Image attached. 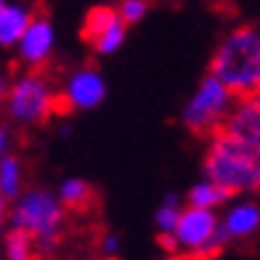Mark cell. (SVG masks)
<instances>
[{
  "instance_id": "obj_22",
  "label": "cell",
  "mask_w": 260,
  "mask_h": 260,
  "mask_svg": "<svg viewBox=\"0 0 260 260\" xmlns=\"http://www.w3.org/2000/svg\"><path fill=\"white\" fill-rule=\"evenodd\" d=\"M3 99H8V82H6V77L0 75V101Z\"/></svg>"
},
{
  "instance_id": "obj_23",
  "label": "cell",
  "mask_w": 260,
  "mask_h": 260,
  "mask_svg": "<svg viewBox=\"0 0 260 260\" xmlns=\"http://www.w3.org/2000/svg\"><path fill=\"white\" fill-rule=\"evenodd\" d=\"M3 218H6V199L0 197V223H3Z\"/></svg>"
},
{
  "instance_id": "obj_14",
  "label": "cell",
  "mask_w": 260,
  "mask_h": 260,
  "mask_svg": "<svg viewBox=\"0 0 260 260\" xmlns=\"http://www.w3.org/2000/svg\"><path fill=\"white\" fill-rule=\"evenodd\" d=\"M58 199H61L67 207L82 210V207L90 205L93 188H90L85 181H80V178H67V181L61 183V188H58Z\"/></svg>"
},
{
  "instance_id": "obj_24",
  "label": "cell",
  "mask_w": 260,
  "mask_h": 260,
  "mask_svg": "<svg viewBox=\"0 0 260 260\" xmlns=\"http://www.w3.org/2000/svg\"><path fill=\"white\" fill-rule=\"evenodd\" d=\"M257 159H260V151H257Z\"/></svg>"
},
{
  "instance_id": "obj_17",
  "label": "cell",
  "mask_w": 260,
  "mask_h": 260,
  "mask_svg": "<svg viewBox=\"0 0 260 260\" xmlns=\"http://www.w3.org/2000/svg\"><path fill=\"white\" fill-rule=\"evenodd\" d=\"M178 218H181L178 199L168 197V199H165V205L157 210V229H159V234H173L175 226H178Z\"/></svg>"
},
{
  "instance_id": "obj_10",
  "label": "cell",
  "mask_w": 260,
  "mask_h": 260,
  "mask_svg": "<svg viewBox=\"0 0 260 260\" xmlns=\"http://www.w3.org/2000/svg\"><path fill=\"white\" fill-rule=\"evenodd\" d=\"M32 11L19 3H3L0 6V48H11L19 45L24 38L27 27L32 24Z\"/></svg>"
},
{
  "instance_id": "obj_16",
  "label": "cell",
  "mask_w": 260,
  "mask_h": 260,
  "mask_svg": "<svg viewBox=\"0 0 260 260\" xmlns=\"http://www.w3.org/2000/svg\"><path fill=\"white\" fill-rule=\"evenodd\" d=\"M122 43H125V21L120 19V21H114L109 29H104L99 38L93 40V48H96L99 53H104V56H109L114 51H120Z\"/></svg>"
},
{
  "instance_id": "obj_18",
  "label": "cell",
  "mask_w": 260,
  "mask_h": 260,
  "mask_svg": "<svg viewBox=\"0 0 260 260\" xmlns=\"http://www.w3.org/2000/svg\"><path fill=\"white\" fill-rule=\"evenodd\" d=\"M120 16L125 24H136V21H141L146 16V11H149V3L146 0H120Z\"/></svg>"
},
{
  "instance_id": "obj_5",
  "label": "cell",
  "mask_w": 260,
  "mask_h": 260,
  "mask_svg": "<svg viewBox=\"0 0 260 260\" xmlns=\"http://www.w3.org/2000/svg\"><path fill=\"white\" fill-rule=\"evenodd\" d=\"M56 109L51 82L40 75H24L8 90V114L19 125H40Z\"/></svg>"
},
{
  "instance_id": "obj_19",
  "label": "cell",
  "mask_w": 260,
  "mask_h": 260,
  "mask_svg": "<svg viewBox=\"0 0 260 260\" xmlns=\"http://www.w3.org/2000/svg\"><path fill=\"white\" fill-rule=\"evenodd\" d=\"M159 244H162L170 255L181 252V244H178V239H175V234H162V236H159Z\"/></svg>"
},
{
  "instance_id": "obj_4",
  "label": "cell",
  "mask_w": 260,
  "mask_h": 260,
  "mask_svg": "<svg viewBox=\"0 0 260 260\" xmlns=\"http://www.w3.org/2000/svg\"><path fill=\"white\" fill-rule=\"evenodd\" d=\"M234 93L223 85L215 75H207L191 99H188L186 109H183V125L191 130V133H212L218 130L226 117L234 109Z\"/></svg>"
},
{
  "instance_id": "obj_3",
  "label": "cell",
  "mask_w": 260,
  "mask_h": 260,
  "mask_svg": "<svg viewBox=\"0 0 260 260\" xmlns=\"http://www.w3.org/2000/svg\"><path fill=\"white\" fill-rule=\"evenodd\" d=\"M11 220H14V229L27 231L43 250H51L64 229V202L48 191L35 188L16 199Z\"/></svg>"
},
{
  "instance_id": "obj_8",
  "label": "cell",
  "mask_w": 260,
  "mask_h": 260,
  "mask_svg": "<svg viewBox=\"0 0 260 260\" xmlns=\"http://www.w3.org/2000/svg\"><path fill=\"white\" fill-rule=\"evenodd\" d=\"M106 96V82L96 69H77V72L67 80L64 85V101L72 109H93L99 106Z\"/></svg>"
},
{
  "instance_id": "obj_15",
  "label": "cell",
  "mask_w": 260,
  "mask_h": 260,
  "mask_svg": "<svg viewBox=\"0 0 260 260\" xmlns=\"http://www.w3.org/2000/svg\"><path fill=\"white\" fill-rule=\"evenodd\" d=\"M6 255H8V260H32V255H35V239L27 231L14 229L8 234V239H6Z\"/></svg>"
},
{
  "instance_id": "obj_6",
  "label": "cell",
  "mask_w": 260,
  "mask_h": 260,
  "mask_svg": "<svg viewBox=\"0 0 260 260\" xmlns=\"http://www.w3.org/2000/svg\"><path fill=\"white\" fill-rule=\"evenodd\" d=\"M53 45H56V32L53 24L45 16H35L32 24L27 27L24 38L19 40V56L21 61L29 64V67H43L45 61L51 58L53 53Z\"/></svg>"
},
{
  "instance_id": "obj_13",
  "label": "cell",
  "mask_w": 260,
  "mask_h": 260,
  "mask_svg": "<svg viewBox=\"0 0 260 260\" xmlns=\"http://www.w3.org/2000/svg\"><path fill=\"white\" fill-rule=\"evenodd\" d=\"M21 165L16 157H3L0 159V197L14 199L21 194Z\"/></svg>"
},
{
  "instance_id": "obj_9",
  "label": "cell",
  "mask_w": 260,
  "mask_h": 260,
  "mask_svg": "<svg viewBox=\"0 0 260 260\" xmlns=\"http://www.w3.org/2000/svg\"><path fill=\"white\" fill-rule=\"evenodd\" d=\"M223 231L229 234L231 242H242L250 239L260 231V207L255 202H239L234 205L220 220Z\"/></svg>"
},
{
  "instance_id": "obj_20",
  "label": "cell",
  "mask_w": 260,
  "mask_h": 260,
  "mask_svg": "<svg viewBox=\"0 0 260 260\" xmlns=\"http://www.w3.org/2000/svg\"><path fill=\"white\" fill-rule=\"evenodd\" d=\"M101 250H104V255H117L120 252V242H117V236H106V239L101 242Z\"/></svg>"
},
{
  "instance_id": "obj_1",
  "label": "cell",
  "mask_w": 260,
  "mask_h": 260,
  "mask_svg": "<svg viewBox=\"0 0 260 260\" xmlns=\"http://www.w3.org/2000/svg\"><path fill=\"white\" fill-rule=\"evenodd\" d=\"M212 75L234 96L260 93V32L252 27L234 29L212 56Z\"/></svg>"
},
{
  "instance_id": "obj_12",
  "label": "cell",
  "mask_w": 260,
  "mask_h": 260,
  "mask_svg": "<svg viewBox=\"0 0 260 260\" xmlns=\"http://www.w3.org/2000/svg\"><path fill=\"white\" fill-rule=\"evenodd\" d=\"M120 19H122L120 11H114V8H109V6H96V8H90L88 16H85V24H82V38L93 43L104 29H109L114 21H120Z\"/></svg>"
},
{
  "instance_id": "obj_21",
  "label": "cell",
  "mask_w": 260,
  "mask_h": 260,
  "mask_svg": "<svg viewBox=\"0 0 260 260\" xmlns=\"http://www.w3.org/2000/svg\"><path fill=\"white\" fill-rule=\"evenodd\" d=\"M6 149H8V136H6V130L0 127V159L6 157Z\"/></svg>"
},
{
  "instance_id": "obj_11",
  "label": "cell",
  "mask_w": 260,
  "mask_h": 260,
  "mask_svg": "<svg viewBox=\"0 0 260 260\" xmlns=\"http://www.w3.org/2000/svg\"><path fill=\"white\" fill-rule=\"evenodd\" d=\"M231 197L229 188H223L218 186L215 181H202V183H197L191 186V191H188V205H194V207H205V210H215L220 207L226 199Z\"/></svg>"
},
{
  "instance_id": "obj_2",
  "label": "cell",
  "mask_w": 260,
  "mask_h": 260,
  "mask_svg": "<svg viewBox=\"0 0 260 260\" xmlns=\"http://www.w3.org/2000/svg\"><path fill=\"white\" fill-rule=\"evenodd\" d=\"M205 175L229 191H260V159L252 146L231 136L229 130H218L205 159Z\"/></svg>"
},
{
  "instance_id": "obj_7",
  "label": "cell",
  "mask_w": 260,
  "mask_h": 260,
  "mask_svg": "<svg viewBox=\"0 0 260 260\" xmlns=\"http://www.w3.org/2000/svg\"><path fill=\"white\" fill-rule=\"evenodd\" d=\"M223 130L244 141L247 146L260 151V93L257 96H244L231 109V114L223 122Z\"/></svg>"
}]
</instances>
